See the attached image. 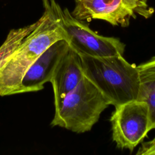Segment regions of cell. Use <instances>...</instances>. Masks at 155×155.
<instances>
[{
	"label": "cell",
	"instance_id": "cell-1",
	"mask_svg": "<svg viewBox=\"0 0 155 155\" xmlns=\"http://www.w3.org/2000/svg\"><path fill=\"white\" fill-rule=\"evenodd\" d=\"M44 8L36 27L24 38L0 69V96L18 94L21 80L37 58L55 42L67 41L65 31L53 11L49 0H42Z\"/></svg>",
	"mask_w": 155,
	"mask_h": 155
},
{
	"label": "cell",
	"instance_id": "cell-2",
	"mask_svg": "<svg viewBox=\"0 0 155 155\" xmlns=\"http://www.w3.org/2000/svg\"><path fill=\"white\" fill-rule=\"evenodd\" d=\"M84 76L114 107L137 100L141 83L135 64L123 56L91 57L79 54Z\"/></svg>",
	"mask_w": 155,
	"mask_h": 155
},
{
	"label": "cell",
	"instance_id": "cell-3",
	"mask_svg": "<svg viewBox=\"0 0 155 155\" xmlns=\"http://www.w3.org/2000/svg\"><path fill=\"white\" fill-rule=\"evenodd\" d=\"M109 105L100 91L84 76L78 86L55 108L51 125L76 133L89 131Z\"/></svg>",
	"mask_w": 155,
	"mask_h": 155
},
{
	"label": "cell",
	"instance_id": "cell-4",
	"mask_svg": "<svg viewBox=\"0 0 155 155\" xmlns=\"http://www.w3.org/2000/svg\"><path fill=\"white\" fill-rule=\"evenodd\" d=\"M49 1L65 31L66 41L78 54L91 57L124 55L125 45L119 39L97 33L84 21L74 18L67 8H62L56 0Z\"/></svg>",
	"mask_w": 155,
	"mask_h": 155
},
{
	"label": "cell",
	"instance_id": "cell-5",
	"mask_svg": "<svg viewBox=\"0 0 155 155\" xmlns=\"http://www.w3.org/2000/svg\"><path fill=\"white\" fill-rule=\"evenodd\" d=\"M154 12L148 0H85L76 2L71 13L82 21L100 19L113 26L126 27L131 18L138 15L148 19Z\"/></svg>",
	"mask_w": 155,
	"mask_h": 155
},
{
	"label": "cell",
	"instance_id": "cell-6",
	"mask_svg": "<svg viewBox=\"0 0 155 155\" xmlns=\"http://www.w3.org/2000/svg\"><path fill=\"white\" fill-rule=\"evenodd\" d=\"M110 122L112 139L117 147L130 151L151 131L148 108L143 101L134 100L115 107Z\"/></svg>",
	"mask_w": 155,
	"mask_h": 155
},
{
	"label": "cell",
	"instance_id": "cell-7",
	"mask_svg": "<svg viewBox=\"0 0 155 155\" xmlns=\"http://www.w3.org/2000/svg\"><path fill=\"white\" fill-rule=\"evenodd\" d=\"M70 49L68 42L59 40L48 47L32 64L23 76L18 94L38 91L50 82L61 59Z\"/></svg>",
	"mask_w": 155,
	"mask_h": 155
},
{
	"label": "cell",
	"instance_id": "cell-8",
	"mask_svg": "<svg viewBox=\"0 0 155 155\" xmlns=\"http://www.w3.org/2000/svg\"><path fill=\"white\" fill-rule=\"evenodd\" d=\"M83 77L79 55L70 47L50 81L53 90L54 108L58 107L65 97L78 86Z\"/></svg>",
	"mask_w": 155,
	"mask_h": 155
},
{
	"label": "cell",
	"instance_id": "cell-9",
	"mask_svg": "<svg viewBox=\"0 0 155 155\" xmlns=\"http://www.w3.org/2000/svg\"><path fill=\"white\" fill-rule=\"evenodd\" d=\"M37 21L23 27L12 29L5 41L0 46V69L8 61L9 57L17 48L24 38L36 27Z\"/></svg>",
	"mask_w": 155,
	"mask_h": 155
},
{
	"label": "cell",
	"instance_id": "cell-10",
	"mask_svg": "<svg viewBox=\"0 0 155 155\" xmlns=\"http://www.w3.org/2000/svg\"><path fill=\"white\" fill-rule=\"evenodd\" d=\"M137 100L143 101L147 104L150 129H155V79L141 82Z\"/></svg>",
	"mask_w": 155,
	"mask_h": 155
},
{
	"label": "cell",
	"instance_id": "cell-11",
	"mask_svg": "<svg viewBox=\"0 0 155 155\" xmlns=\"http://www.w3.org/2000/svg\"><path fill=\"white\" fill-rule=\"evenodd\" d=\"M137 67L139 70L141 82L155 79V56L149 61L140 64Z\"/></svg>",
	"mask_w": 155,
	"mask_h": 155
},
{
	"label": "cell",
	"instance_id": "cell-12",
	"mask_svg": "<svg viewBox=\"0 0 155 155\" xmlns=\"http://www.w3.org/2000/svg\"><path fill=\"white\" fill-rule=\"evenodd\" d=\"M137 155H155V137L148 142L143 143L136 153Z\"/></svg>",
	"mask_w": 155,
	"mask_h": 155
},
{
	"label": "cell",
	"instance_id": "cell-13",
	"mask_svg": "<svg viewBox=\"0 0 155 155\" xmlns=\"http://www.w3.org/2000/svg\"><path fill=\"white\" fill-rule=\"evenodd\" d=\"M85 1V0H74L75 2H80V1Z\"/></svg>",
	"mask_w": 155,
	"mask_h": 155
}]
</instances>
